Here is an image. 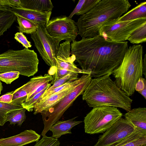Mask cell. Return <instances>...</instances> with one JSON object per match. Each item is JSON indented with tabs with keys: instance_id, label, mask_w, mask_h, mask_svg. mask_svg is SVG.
<instances>
[{
	"instance_id": "cell-21",
	"label": "cell",
	"mask_w": 146,
	"mask_h": 146,
	"mask_svg": "<svg viewBox=\"0 0 146 146\" xmlns=\"http://www.w3.org/2000/svg\"><path fill=\"white\" fill-rule=\"evenodd\" d=\"M100 0H79L73 11L68 17L71 19L74 15H83L92 9Z\"/></svg>"
},
{
	"instance_id": "cell-33",
	"label": "cell",
	"mask_w": 146,
	"mask_h": 146,
	"mask_svg": "<svg viewBox=\"0 0 146 146\" xmlns=\"http://www.w3.org/2000/svg\"><path fill=\"white\" fill-rule=\"evenodd\" d=\"M135 91H137L146 99V80L143 77L140 78L135 85Z\"/></svg>"
},
{
	"instance_id": "cell-29",
	"label": "cell",
	"mask_w": 146,
	"mask_h": 146,
	"mask_svg": "<svg viewBox=\"0 0 146 146\" xmlns=\"http://www.w3.org/2000/svg\"><path fill=\"white\" fill-rule=\"evenodd\" d=\"M49 87L47 88L36 94L27 101L22 103L21 105L23 108L28 111L31 112L33 111L36 103L40 99L44 92Z\"/></svg>"
},
{
	"instance_id": "cell-40",
	"label": "cell",
	"mask_w": 146,
	"mask_h": 146,
	"mask_svg": "<svg viewBox=\"0 0 146 146\" xmlns=\"http://www.w3.org/2000/svg\"><path fill=\"white\" fill-rule=\"evenodd\" d=\"M146 146V145H142V146Z\"/></svg>"
},
{
	"instance_id": "cell-10",
	"label": "cell",
	"mask_w": 146,
	"mask_h": 146,
	"mask_svg": "<svg viewBox=\"0 0 146 146\" xmlns=\"http://www.w3.org/2000/svg\"><path fill=\"white\" fill-rule=\"evenodd\" d=\"M49 34L60 42L62 40L74 42L78 35L76 23L65 15L52 17L46 27Z\"/></svg>"
},
{
	"instance_id": "cell-39",
	"label": "cell",
	"mask_w": 146,
	"mask_h": 146,
	"mask_svg": "<svg viewBox=\"0 0 146 146\" xmlns=\"http://www.w3.org/2000/svg\"><path fill=\"white\" fill-rule=\"evenodd\" d=\"M3 90V86L2 85V84L1 81L0 80V95L1 94V92Z\"/></svg>"
},
{
	"instance_id": "cell-3",
	"label": "cell",
	"mask_w": 146,
	"mask_h": 146,
	"mask_svg": "<svg viewBox=\"0 0 146 146\" xmlns=\"http://www.w3.org/2000/svg\"><path fill=\"white\" fill-rule=\"evenodd\" d=\"M128 0H100L92 9L81 16L76 23L82 38L99 35L101 27L127 12L131 6Z\"/></svg>"
},
{
	"instance_id": "cell-1",
	"label": "cell",
	"mask_w": 146,
	"mask_h": 146,
	"mask_svg": "<svg viewBox=\"0 0 146 146\" xmlns=\"http://www.w3.org/2000/svg\"><path fill=\"white\" fill-rule=\"evenodd\" d=\"M70 46V54L75 56L82 69L94 78L111 75L128 47L127 41H112L99 34L75 40Z\"/></svg>"
},
{
	"instance_id": "cell-35",
	"label": "cell",
	"mask_w": 146,
	"mask_h": 146,
	"mask_svg": "<svg viewBox=\"0 0 146 146\" xmlns=\"http://www.w3.org/2000/svg\"><path fill=\"white\" fill-rule=\"evenodd\" d=\"M51 86V84L48 82H46L43 84L33 92L28 94L27 96L26 100L25 101H29L35 95L43 90L46 88L50 87Z\"/></svg>"
},
{
	"instance_id": "cell-17",
	"label": "cell",
	"mask_w": 146,
	"mask_h": 146,
	"mask_svg": "<svg viewBox=\"0 0 146 146\" xmlns=\"http://www.w3.org/2000/svg\"><path fill=\"white\" fill-rule=\"evenodd\" d=\"M77 117H76L68 120L56 122L49 129L52 132V137L58 139L62 135L72 134L71 129L82 122L81 121L75 120Z\"/></svg>"
},
{
	"instance_id": "cell-37",
	"label": "cell",
	"mask_w": 146,
	"mask_h": 146,
	"mask_svg": "<svg viewBox=\"0 0 146 146\" xmlns=\"http://www.w3.org/2000/svg\"><path fill=\"white\" fill-rule=\"evenodd\" d=\"M13 91L9 92L0 97V102L5 103H10L12 101Z\"/></svg>"
},
{
	"instance_id": "cell-14",
	"label": "cell",
	"mask_w": 146,
	"mask_h": 146,
	"mask_svg": "<svg viewBox=\"0 0 146 146\" xmlns=\"http://www.w3.org/2000/svg\"><path fill=\"white\" fill-rule=\"evenodd\" d=\"M10 11L15 15L46 26L50 20L52 14V11L42 12L21 7L12 8Z\"/></svg>"
},
{
	"instance_id": "cell-24",
	"label": "cell",
	"mask_w": 146,
	"mask_h": 146,
	"mask_svg": "<svg viewBox=\"0 0 146 146\" xmlns=\"http://www.w3.org/2000/svg\"><path fill=\"white\" fill-rule=\"evenodd\" d=\"M85 75V74H83L80 78L74 80L68 81L55 88L50 90H47V89L43 93L40 99L46 98L52 94L76 86L83 80Z\"/></svg>"
},
{
	"instance_id": "cell-7",
	"label": "cell",
	"mask_w": 146,
	"mask_h": 146,
	"mask_svg": "<svg viewBox=\"0 0 146 146\" xmlns=\"http://www.w3.org/2000/svg\"><path fill=\"white\" fill-rule=\"evenodd\" d=\"M92 78L90 75L86 74L83 80L72 91L46 111L40 113L44 125L41 133L42 136L46 135L53 125L59 121L77 98L82 95L91 82Z\"/></svg>"
},
{
	"instance_id": "cell-2",
	"label": "cell",
	"mask_w": 146,
	"mask_h": 146,
	"mask_svg": "<svg viewBox=\"0 0 146 146\" xmlns=\"http://www.w3.org/2000/svg\"><path fill=\"white\" fill-rule=\"evenodd\" d=\"M108 74L92 79L82 94V98L90 107L110 106L127 112L133 100L119 88Z\"/></svg>"
},
{
	"instance_id": "cell-19",
	"label": "cell",
	"mask_w": 146,
	"mask_h": 146,
	"mask_svg": "<svg viewBox=\"0 0 146 146\" xmlns=\"http://www.w3.org/2000/svg\"><path fill=\"white\" fill-rule=\"evenodd\" d=\"M20 7L42 12L52 11L54 6L50 0H20Z\"/></svg>"
},
{
	"instance_id": "cell-9",
	"label": "cell",
	"mask_w": 146,
	"mask_h": 146,
	"mask_svg": "<svg viewBox=\"0 0 146 146\" xmlns=\"http://www.w3.org/2000/svg\"><path fill=\"white\" fill-rule=\"evenodd\" d=\"M46 27L39 24L37 31L31 35V37L43 60L50 67H52L56 66L55 58L60 42L49 34Z\"/></svg>"
},
{
	"instance_id": "cell-25",
	"label": "cell",
	"mask_w": 146,
	"mask_h": 146,
	"mask_svg": "<svg viewBox=\"0 0 146 146\" xmlns=\"http://www.w3.org/2000/svg\"><path fill=\"white\" fill-rule=\"evenodd\" d=\"M26 109L24 108L13 111L7 115L6 121H9L10 124L21 126L26 119L25 113Z\"/></svg>"
},
{
	"instance_id": "cell-27",
	"label": "cell",
	"mask_w": 146,
	"mask_h": 146,
	"mask_svg": "<svg viewBox=\"0 0 146 146\" xmlns=\"http://www.w3.org/2000/svg\"><path fill=\"white\" fill-rule=\"evenodd\" d=\"M23 108L21 105L13 104L0 102V126H2L6 122L7 115L10 112Z\"/></svg>"
},
{
	"instance_id": "cell-36",
	"label": "cell",
	"mask_w": 146,
	"mask_h": 146,
	"mask_svg": "<svg viewBox=\"0 0 146 146\" xmlns=\"http://www.w3.org/2000/svg\"><path fill=\"white\" fill-rule=\"evenodd\" d=\"M13 7L14 6L11 0H0V11H10Z\"/></svg>"
},
{
	"instance_id": "cell-22",
	"label": "cell",
	"mask_w": 146,
	"mask_h": 146,
	"mask_svg": "<svg viewBox=\"0 0 146 146\" xmlns=\"http://www.w3.org/2000/svg\"><path fill=\"white\" fill-rule=\"evenodd\" d=\"M16 19V15L10 11H0V36L11 27Z\"/></svg>"
},
{
	"instance_id": "cell-6",
	"label": "cell",
	"mask_w": 146,
	"mask_h": 146,
	"mask_svg": "<svg viewBox=\"0 0 146 146\" xmlns=\"http://www.w3.org/2000/svg\"><path fill=\"white\" fill-rule=\"evenodd\" d=\"M122 116L123 114L117 108L94 107L84 118L85 132L90 134L104 133Z\"/></svg>"
},
{
	"instance_id": "cell-23",
	"label": "cell",
	"mask_w": 146,
	"mask_h": 146,
	"mask_svg": "<svg viewBox=\"0 0 146 146\" xmlns=\"http://www.w3.org/2000/svg\"><path fill=\"white\" fill-rule=\"evenodd\" d=\"M19 25L20 32L31 35L37 31L39 24L35 23L22 17L15 15Z\"/></svg>"
},
{
	"instance_id": "cell-16",
	"label": "cell",
	"mask_w": 146,
	"mask_h": 146,
	"mask_svg": "<svg viewBox=\"0 0 146 146\" xmlns=\"http://www.w3.org/2000/svg\"><path fill=\"white\" fill-rule=\"evenodd\" d=\"M125 118L138 129L146 132V108L139 107L131 110L124 115Z\"/></svg>"
},
{
	"instance_id": "cell-4",
	"label": "cell",
	"mask_w": 146,
	"mask_h": 146,
	"mask_svg": "<svg viewBox=\"0 0 146 146\" xmlns=\"http://www.w3.org/2000/svg\"><path fill=\"white\" fill-rule=\"evenodd\" d=\"M143 54L141 44L130 46L121 64L112 72L117 85L129 97L134 94L136 83L143 77Z\"/></svg>"
},
{
	"instance_id": "cell-12",
	"label": "cell",
	"mask_w": 146,
	"mask_h": 146,
	"mask_svg": "<svg viewBox=\"0 0 146 146\" xmlns=\"http://www.w3.org/2000/svg\"><path fill=\"white\" fill-rule=\"evenodd\" d=\"M52 76L48 74L40 75L31 78L25 84L13 91V97L11 104L20 105L26 101L27 95L34 91L43 84L52 81Z\"/></svg>"
},
{
	"instance_id": "cell-30",
	"label": "cell",
	"mask_w": 146,
	"mask_h": 146,
	"mask_svg": "<svg viewBox=\"0 0 146 146\" xmlns=\"http://www.w3.org/2000/svg\"><path fill=\"white\" fill-rule=\"evenodd\" d=\"M60 143L58 139L45 135L36 142L34 146H59Z\"/></svg>"
},
{
	"instance_id": "cell-13",
	"label": "cell",
	"mask_w": 146,
	"mask_h": 146,
	"mask_svg": "<svg viewBox=\"0 0 146 146\" xmlns=\"http://www.w3.org/2000/svg\"><path fill=\"white\" fill-rule=\"evenodd\" d=\"M40 135L35 131L26 130L15 135L0 139V146H23L36 142Z\"/></svg>"
},
{
	"instance_id": "cell-38",
	"label": "cell",
	"mask_w": 146,
	"mask_h": 146,
	"mask_svg": "<svg viewBox=\"0 0 146 146\" xmlns=\"http://www.w3.org/2000/svg\"><path fill=\"white\" fill-rule=\"evenodd\" d=\"M143 74H144L145 78H146V56L145 54L144 58L143 60Z\"/></svg>"
},
{
	"instance_id": "cell-32",
	"label": "cell",
	"mask_w": 146,
	"mask_h": 146,
	"mask_svg": "<svg viewBox=\"0 0 146 146\" xmlns=\"http://www.w3.org/2000/svg\"><path fill=\"white\" fill-rule=\"evenodd\" d=\"M20 73L17 71H11L0 74V80L7 84H10L19 78Z\"/></svg>"
},
{
	"instance_id": "cell-31",
	"label": "cell",
	"mask_w": 146,
	"mask_h": 146,
	"mask_svg": "<svg viewBox=\"0 0 146 146\" xmlns=\"http://www.w3.org/2000/svg\"><path fill=\"white\" fill-rule=\"evenodd\" d=\"M78 74L75 73L69 74L56 80L47 90H50L58 87L64 83L71 80H73L78 78Z\"/></svg>"
},
{
	"instance_id": "cell-26",
	"label": "cell",
	"mask_w": 146,
	"mask_h": 146,
	"mask_svg": "<svg viewBox=\"0 0 146 146\" xmlns=\"http://www.w3.org/2000/svg\"><path fill=\"white\" fill-rule=\"evenodd\" d=\"M128 40L132 44H139L146 41V22L135 30Z\"/></svg>"
},
{
	"instance_id": "cell-20",
	"label": "cell",
	"mask_w": 146,
	"mask_h": 146,
	"mask_svg": "<svg viewBox=\"0 0 146 146\" xmlns=\"http://www.w3.org/2000/svg\"><path fill=\"white\" fill-rule=\"evenodd\" d=\"M146 18V2L141 3L121 17L117 19V21H131Z\"/></svg>"
},
{
	"instance_id": "cell-11",
	"label": "cell",
	"mask_w": 146,
	"mask_h": 146,
	"mask_svg": "<svg viewBox=\"0 0 146 146\" xmlns=\"http://www.w3.org/2000/svg\"><path fill=\"white\" fill-rule=\"evenodd\" d=\"M134 129L127 120L121 117L99 136L93 146H113L129 135Z\"/></svg>"
},
{
	"instance_id": "cell-34",
	"label": "cell",
	"mask_w": 146,
	"mask_h": 146,
	"mask_svg": "<svg viewBox=\"0 0 146 146\" xmlns=\"http://www.w3.org/2000/svg\"><path fill=\"white\" fill-rule=\"evenodd\" d=\"M14 38L25 48L28 49L32 46L31 42L27 40L26 36L22 33L17 32L15 33Z\"/></svg>"
},
{
	"instance_id": "cell-28",
	"label": "cell",
	"mask_w": 146,
	"mask_h": 146,
	"mask_svg": "<svg viewBox=\"0 0 146 146\" xmlns=\"http://www.w3.org/2000/svg\"><path fill=\"white\" fill-rule=\"evenodd\" d=\"M75 72L65 70L57 68L56 66L50 67L48 71V74L52 76V78L50 84H53L57 80L69 74H73Z\"/></svg>"
},
{
	"instance_id": "cell-18",
	"label": "cell",
	"mask_w": 146,
	"mask_h": 146,
	"mask_svg": "<svg viewBox=\"0 0 146 146\" xmlns=\"http://www.w3.org/2000/svg\"><path fill=\"white\" fill-rule=\"evenodd\" d=\"M146 145V132L135 128L126 138L113 146H141Z\"/></svg>"
},
{
	"instance_id": "cell-15",
	"label": "cell",
	"mask_w": 146,
	"mask_h": 146,
	"mask_svg": "<svg viewBox=\"0 0 146 146\" xmlns=\"http://www.w3.org/2000/svg\"><path fill=\"white\" fill-rule=\"evenodd\" d=\"M76 86L52 94L46 98L40 99L35 106L34 114L46 111L72 91Z\"/></svg>"
},
{
	"instance_id": "cell-8",
	"label": "cell",
	"mask_w": 146,
	"mask_h": 146,
	"mask_svg": "<svg viewBox=\"0 0 146 146\" xmlns=\"http://www.w3.org/2000/svg\"><path fill=\"white\" fill-rule=\"evenodd\" d=\"M145 22L146 18L121 22L114 19L103 25L99 34L112 41H125L135 30Z\"/></svg>"
},
{
	"instance_id": "cell-5",
	"label": "cell",
	"mask_w": 146,
	"mask_h": 146,
	"mask_svg": "<svg viewBox=\"0 0 146 146\" xmlns=\"http://www.w3.org/2000/svg\"><path fill=\"white\" fill-rule=\"evenodd\" d=\"M38 63L37 54L33 50L9 49L0 54V74L17 71L29 77L38 72Z\"/></svg>"
}]
</instances>
